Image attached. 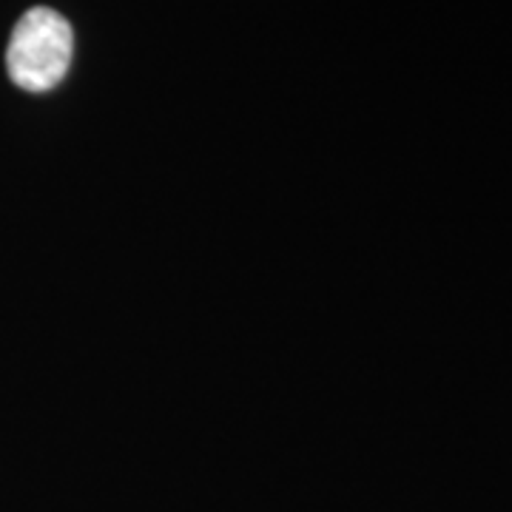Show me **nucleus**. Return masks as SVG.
Masks as SVG:
<instances>
[{"label": "nucleus", "instance_id": "nucleus-1", "mask_svg": "<svg viewBox=\"0 0 512 512\" xmlns=\"http://www.w3.org/2000/svg\"><path fill=\"white\" fill-rule=\"evenodd\" d=\"M74 35L69 20L55 9L37 6L18 20L9 49L6 69L12 83L23 92H52L72 66Z\"/></svg>", "mask_w": 512, "mask_h": 512}]
</instances>
